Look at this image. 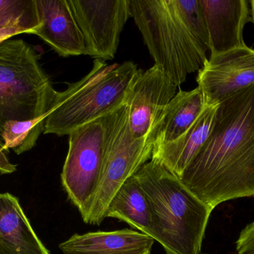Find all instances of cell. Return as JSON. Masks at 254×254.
I'll use <instances>...</instances> for the list:
<instances>
[{
  "mask_svg": "<svg viewBox=\"0 0 254 254\" xmlns=\"http://www.w3.org/2000/svg\"><path fill=\"white\" fill-rule=\"evenodd\" d=\"M179 179L213 210L254 197V84L219 103L211 134Z\"/></svg>",
  "mask_w": 254,
  "mask_h": 254,
  "instance_id": "6da1fadb",
  "label": "cell"
},
{
  "mask_svg": "<svg viewBox=\"0 0 254 254\" xmlns=\"http://www.w3.org/2000/svg\"><path fill=\"white\" fill-rule=\"evenodd\" d=\"M134 176L150 207V237L161 245L166 254H201L213 209L153 160Z\"/></svg>",
  "mask_w": 254,
  "mask_h": 254,
  "instance_id": "7a4b0ae2",
  "label": "cell"
},
{
  "mask_svg": "<svg viewBox=\"0 0 254 254\" xmlns=\"http://www.w3.org/2000/svg\"><path fill=\"white\" fill-rule=\"evenodd\" d=\"M139 71L132 61L108 64L95 59L84 78L63 92L56 91L43 133L69 135L79 127L113 113L125 104L127 90Z\"/></svg>",
  "mask_w": 254,
  "mask_h": 254,
  "instance_id": "3957f363",
  "label": "cell"
},
{
  "mask_svg": "<svg viewBox=\"0 0 254 254\" xmlns=\"http://www.w3.org/2000/svg\"><path fill=\"white\" fill-rule=\"evenodd\" d=\"M130 10L155 65L176 86L202 68L207 48L190 29L176 0H130Z\"/></svg>",
  "mask_w": 254,
  "mask_h": 254,
  "instance_id": "277c9868",
  "label": "cell"
},
{
  "mask_svg": "<svg viewBox=\"0 0 254 254\" xmlns=\"http://www.w3.org/2000/svg\"><path fill=\"white\" fill-rule=\"evenodd\" d=\"M40 55L25 40L0 43V146L9 121H28L47 115L56 90L40 64Z\"/></svg>",
  "mask_w": 254,
  "mask_h": 254,
  "instance_id": "5b68a950",
  "label": "cell"
},
{
  "mask_svg": "<svg viewBox=\"0 0 254 254\" xmlns=\"http://www.w3.org/2000/svg\"><path fill=\"white\" fill-rule=\"evenodd\" d=\"M155 138L152 133L137 139L128 127V110L125 104L109 115L105 155L96 193L83 222L100 225L106 219L114 195L129 177L152 159Z\"/></svg>",
  "mask_w": 254,
  "mask_h": 254,
  "instance_id": "8992f818",
  "label": "cell"
},
{
  "mask_svg": "<svg viewBox=\"0 0 254 254\" xmlns=\"http://www.w3.org/2000/svg\"><path fill=\"white\" fill-rule=\"evenodd\" d=\"M109 115L79 127L68 135V150L61 174L63 186L86 216L101 178L108 131Z\"/></svg>",
  "mask_w": 254,
  "mask_h": 254,
  "instance_id": "52a82bcc",
  "label": "cell"
},
{
  "mask_svg": "<svg viewBox=\"0 0 254 254\" xmlns=\"http://www.w3.org/2000/svg\"><path fill=\"white\" fill-rule=\"evenodd\" d=\"M84 39L86 55L95 59L116 57L121 34L131 17L130 0H68Z\"/></svg>",
  "mask_w": 254,
  "mask_h": 254,
  "instance_id": "ba28073f",
  "label": "cell"
},
{
  "mask_svg": "<svg viewBox=\"0 0 254 254\" xmlns=\"http://www.w3.org/2000/svg\"><path fill=\"white\" fill-rule=\"evenodd\" d=\"M178 86L157 66L140 70L125 97L128 127L137 139L153 133L164 110L176 95Z\"/></svg>",
  "mask_w": 254,
  "mask_h": 254,
  "instance_id": "9c48e42d",
  "label": "cell"
},
{
  "mask_svg": "<svg viewBox=\"0 0 254 254\" xmlns=\"http://www.w3.org/2000/svg\"><path fill=\"white\" fill-rule=\"evenodd\" d=\"M205 104H219L254 84V49L244 46L210 55L197 76Z\"/></svg>",
  "mask_w": 254,
  "mask_h": 254,
  "instance_id": "30bf717a",
  "label": "cell"
},
{
  "mask_svg": "<svg viewBox=\"0 0 254 254\" xmlns=\"http://www.w3.org/2000/svg\"><path fill=\"white\" fill-rule=\"evenodd\" d=\"M209 37L210 55L246 46L243 31L252 21L246 0H199Z\"/></svg>",
  "mask_w": 254,
  "mask_h": 254,
  "instance_id": "8fae6325",
  "label": "cell"
},
{
  "mask_svg": "<svg viewBox=\"0 0 254 254\" xmlns=\"http://www.w3.org/2000/svg\"><path fill=\"white\" fill-rule=\"evenodd\" d=\"M40 27L34 34L62 57L86 55L84 39L68 0H35Z\"/></svg>",
  "mask_w": 254,
  "mask_h": 254,
  "instance_id": "7c38bea8",
  "label": "cell"
},
{
  "mask_svg": "<svg viewBox=\"0 0 254 254\" xmlns=\"http://www.w3.org/2000/svg\"><path fill=\"white\" fill-rule=\"evenodd\" d=\"M219 104H206L195 122L179 138L155 146L151 160L180 177L211 134Z\"/></svg>",
  "mask_w": 254,
  "mask_h": 254,
  "instance_id": "4fadbf2b",
  "label": "cell"
},
{
  "mask_svg": "<svg viewBox=\"0 0 254 254\" xmlns=\"http://www.w3.org/2000/svg\"><path fill=\"white\" fill-rule=\"evenodd\" d=\"M155 240L133 230L74 234L61 243L64 254H151Z\"/></svg>",
  "mask_w": 254,
  "mask_h": 254,
  "instance_id": "5bb4252c",
  "label": "cell"
},
{
  "mask_svg": "<svg viewBox=\"0 0 254 254\" xmlns=\"http://www.w3.org/2000/svg\"><path fill=\"white\" fill-rule=\"evenodd\" d=\"M0 254H50L9 193L0 194Z\"/></svg>",
  "mask_w": 254,
  "mask_h": 254,
  "instance_id": "9a60e30c",
  "label": "cell"
},
{
  "mask_svg": "<svg viewBox=\"0 0 254 254\" xmlns=\"http://www.w3.org/2000/svg\"><path fill=\"white\" fill-rule=\"evenodd\" d=\"M205 105L199 86L190 91H179L166 107L154 129V147L179 138L195 122Z\"/></svg>",
  "mask_w": 254,
  "mask_h": 254,
  "instance_id": "2e32d148",
  "label": "cell"
},
{
  "mask_svg": "<svg viewBox=\"0 0 254 254\" xmlns=\"http://www.w3.org/2000/svg\"><path fill=\"white\" fill-rule=\"evenodd\" d=\"M106 218L119 219L150 237V207L135 176L129 177L116 192L107 209Z\"/></svg>",
  "mask_w": 254,
  "mask_h": 254,
  "instance_id": "e0dca14e",
  "label": "cell"
},
{
  "mask_svg": "<svg viewBox=\"0 0 254 254\" xmlns=\"http://www.w3.org/2000/svg\"><path fill=\"white\" fill-rule=\"evenodd\" d=\"M47 115L32 120L7 122L3 128V149L7 152L11 149L18 155L32 149L44 131Z\"/></svg>",
  "mask_w": 254,
  "mask_h": 254,
  "instance_id": "ac0fdd59",
  "label": "cell"
},
{
  "mask_svg": "<svg viewBox=\"0 0 254 254\" xmlns=\"http://www.w3.org/2000/svg\"><path fill=\"white\" fill-rule=\"evenodd\" d=\"M10 26L35 33L40 27L35 0H0V28Z\"/></svg>",
  "mask_w": 254,
  "mask_h": 254,
  "instance_id": "d6986e66",
  "label": "cell"
},
{
  "mask_svg": "<svg viewBox=\"0 0 254 254\" xmlns=\"http://www.w3.org/2000/svg\"><path fill=\"white\" fill-rule=\"evenodd\" d=\"M178 9L194 35L209 49V37L199 0H176Z\"/></svg>",
  "mask_w": 254,
  "mask_h": 254,
  "instance_id": "ffe728a7",
  "label": "cell"
},
{
  "mask_svg": "<svg viewBox=\"0 0 254 254\" xmlns=\"http://www.w3.org/2000/svg\"><path fill=\"white\" fill-rule=\"evenodd\" d=\"M237 254H254V222L249 224L236 242Z\"/></svg>",
  "mask_w": 254,
  "mask_h": 254,
  "instance_id": "44dd1931",
  "label": "cell"
},
{
  "mask_svg": "<svg viewBox=\"0 0 254 254\" xmlns=\"http://www.w3.org/2000/svg\"><path fill=\"white\" fill-rule=\"evenodd\" d=\"M27 33L29 34V31L25 28L20 26H10L5 28H0V43H2L4 40H9L10 37L17 34Z\"/></svg>",
  "mask_w": 254,
  "mask_h": 254,
  "instance_id": "7402d4cb",
  "label": "cell"
},
{
  "mask_svg": "<svg viewBox=\"0 0 254 254\" xmlns=\"http://www.w3.org/2000/svg\"><path fill=\"white\" fill-rule=\"evenodd\" d=\"M6 153L7 152L0 146V173L1 174H11L16 170V166L9 161Z\"/></svg>",
  "mask_w": 254,
  "mask_h": 254,
  "instance_id": "603a6c76",
  "label": "cell"
},
{
  "mask_svg": "<svg viewBox=\"0 0 254 254\" xmlns=\"http://www.w3.org/2000/svg\"><path fill=\"white\" fill-rule=\"evenodd\" d=\"M251 4V13H252V16H251V19L253 22L254 25V0L253 1H249Z\"/></svg>",
  "mask_w": 254,
  "mask_h": 254,
  "instance_id": "cb8c5ba5",
  "label": "cell"
}]
</instances>
